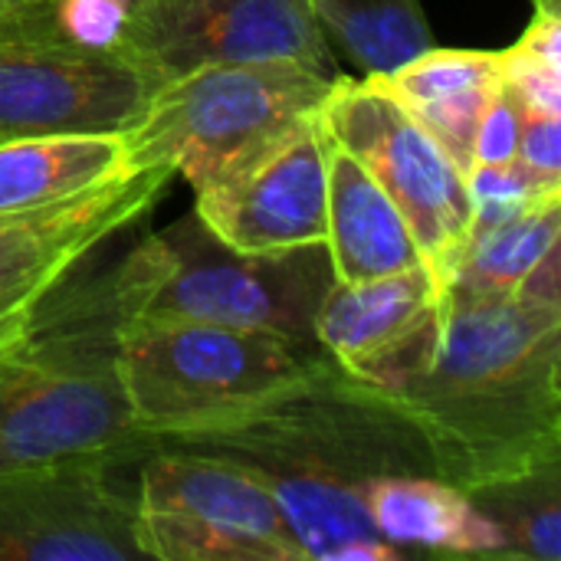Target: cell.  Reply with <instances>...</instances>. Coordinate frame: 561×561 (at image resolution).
I'll return each mask as SVG.
<instances>
[{"mask_svg": "<svg viewBox=\"0 0 561 561\" xmlns=\"http://www.w3.org/2000/svg\"><path fill=\"white\" fill-rule=\"evenodd\" d=\"M171 178L168 168H128L85 194L0 214V316L43 306L105 240L145 220Z\"/></svg>", "mask_w": 561, "mask_h": 561, "instance_id": "obj_12", "label": "cell"}, {"mask_svg": "<svg viewBox=\"0 0 561 561\" xmlns=\"http://www.w3.org/2000/svg\"><path fill=\"white\" fill-rule=\"evenodd\" d=\"M322 122L398 204L424 263L447 289L473 233L467 171L378 76H339L322 102Z\"/></svg>", "mask_w": 561, "mask_h": 561, "instance_id": "obj_8", "label": "cell"}, {"mask_svg": "<svg viewBox=\"0 0 561 561\" xmlns=\"http://www.w3.org/2000/svg\"><path fill=\"white\" fill-rule=\"evenodd\" d=\"M329 283L332 266L325 247L276 256L240 253L191 214L141 237L108 273L79 283L76 293L112 329L204 322L316 345L312 316Z\"/></svg>", "mask_w": 561, "mask_h": 561, "instance_id": "obj_4", "label": "cell"}, {"mask_svg": "<svg viewBox=\"0 0 561 561\" xmlns=\"http://www.w3.org/2000/svg\"><path fill=\"white\" fill-rule=\"evenodd\" d=\"M378 79L470 171L477 125L503 89L500 49L431 46Z\"/></svg>", "mask_w": 561, "mask_h": 561, "instance_id": "obj_16", "label": "cell"}, {"mask_svg": "<svg viewBox=\"0 0 561 561\" xmlns=\"http://www.w3.org/2000/svg\"><path fill=\"white\" fill-rule=\"evenodd\" d=\"M135 542L154 561H306L266 480L230 457L151 444L138 460Z\"/></svg>", "mask_w": 561, "mask_h": 561, "instance_id": "obj_7", "label": "cell"}, {"mask_svg": "<svg viewBox=\"0 0 561 561\" xmlns=\"http://www.w3.org/2000/svg\"><path fill=\"white\" fill-rule=\"evenodd\" d=\"M112 463L0 473V561L141 559L135 510Z\"/></svg>", "mask_w": 561, "mask_h": 561, "instance_id": "obj_13", "label": "cell"}, {"mask_svg": "<svg viewBox=\"0 0 561 561\" xmlns=\"http://www.w3.org/2000/svg\"><path fill=\"white\" fill-rule=\"evenodd\" d=\"M561 194L503 224L470 233L454 270L450 293L460 296H519L536 270L559 250Z\"/></svg>", "mask_w": 561, "mask_h": 561, "instance_id": "obj_19", "label": "cell"}, {"mask_svg": "<svg viewBox=\"0 0 561 561\" xmlns=\"http://www.w3.org/2000/svg\"><path fill=\"white\" fill-rule=\"evenodd\" d=\"M533 13H561V0H533Z\"/></svg>", "mask_w": 561, "mask_h": 561, "instance_id": "obj_28", "label": "cell"}, {"mask_svg": "<svg viewBox=\"0 0 561 561\" xmlns=\"http://www.w3.org/2000/svg\"><path fill=\"white\" fill-rule=\"evenodd\" d=\"M365 506L398 552L424 549L447 556H500V529L477 510L470 493L444 483L434 473H391L365 486Z\"/></svg>", "mask_w": 561, "mask_h": 561, "instance_id": "obj_17", "label": "cell"}, {"mask_svg": "<svg viewBox=\"0 0 561 561\" xmlns=\"http://www.w3.org/2000/svg\"><path fill=\"white\" fill-rule=\"evenodd\" d=\"M500 66L526 115H561V13H533L526 33L500 49Z\"/></svg>", "mask_w": 561, "mask_h": 561, "instance_id": "obj_22", "label": "cell"}, {"mask_svg": "<svg viewBox=\"0 0 561 561\" xmlns=\"http://www.w3.org/2000/svg\"><path fill=\"white\" fill-rule=\"evenodd\" d=\"M316 345L253 329L145 322L115 329V365L135 431L148 440L237 414L296 381Z\"/></svg>", "mask_w": 561, "mask_h": 561, "instance_id": "obj_6", "label": "cell"}, {"mask_svg": "<svg viewBox=\"0 0 561 561\" xmlns=\"http://www.w3.org/2000/svg\"><path fill=\"white\" fill-rule=\"evenodd\" d=\"M138 3H148V0H131V10H135ZM131 10H128V13H131Z\"/></svg>", "mask_w": 561, "mask_h": 561, "instance_id": "obj_29", "label": "cell"}, {"mask_svg": "<svg viewBox=\"0 0 561 561\" xmlns=\"http://www.w3.org/2000/svg\"><path fill=\"white\" fill-rule=\"evenodd\" d=\"M470 500L500 529L496 559L561 561V463L477 490Z\"/></svg>", "mask_w": 561, "mask_h": 561, "instance_id": "obj_21", "label": "cell"}, {"mask_svg": "<svg viewBox=\"0 0 561 561\" xmlns=\"http://www.w3.org/2000/svg\"><path fill=\"white\" fill-rule=\"evenodd\" d=\"M151 444L125 404L112 322L59 286L0 345V473L89 460L118 467Z\"/></svg>", "mask_w": 561, "mask_h": 561, "instance_id": "obj_3", "label": "cell"}, {"mask_svg": "<svg viewBox=\"0 0 561 561\" xmlns=\"http://www.w3.org/2000/svg\"><path fill=\"white\" fill-rule=\"evenodd\" d=\"M329 131L322 108L302 115L247 161L197 191V220L240 253L325 247Z\"/></svg>", "mask_w": 561, "mask_h": 561, "instance_id": "obj_11", "label": "cell"}, {"mask_svg": "<svg viewBox=\"0 0 561 561\" xmlns=\"http://www.w3.org/2000/svg\"><path fill=\"white\" fill-rule=\"evenodd\" d=\"M335 79L339 72L293 59L201 66L164 79L125 131L128 164L168 168L201 191L319 112Z\"/></svg>", "mask_w": 561, "mask_h": 561, "instance_id": "obj_5", "label": "cell"}, {"mask_svg": "<svg viewBox=\"0 0 561 561\" xmlns=\"http://www.w3.org/2000/svg\"><path fill=\"white\" fill-rule=\"evenodd\" d=\"M128 168L125 135L118 131L7 138L0 141V214L85 194Z\"/></svg>", "mask_w": 561, "mask_h": 561, "instance_id": "obj_18", "label": "cell"}, {"mask_svg": "<svg viewBox=\"0 0 561 561\" xmlns=\"http://www.w3.org/2000/svg\"><path fill=\"white\" fill-rule=\"evenodd\" d=\"M519 128H523V105L503 85L496 92V99L490 102V108L483 112L480 125H477L470 164H506V161H516Z\"/></svg>", "mask_w": 561, "mask_h": 561, "instance_id": "obj_24", "label": "cell"}, {"mask_svg": "<svg viewBox=\"0 0 561 561\" xmlns=\"http://www.w3.org/2000/svg\"><path fill=\"white\" fill-rule=\"evenodd\" d=\"M309 10L362 76H385L434 46L421 0H309Z\"/></svg>", "mask_w": 561, "mask_h": 561, "instance_id": "obj_20", "label": "cell"}, {"mask_svg": "<svg viewBox=\"0 0 561 561\" xmlns=\"http://www.w3.org/2000/svg\"><path fill=\"white\" fill-rule=\"evenodd\" d=\"M154 85L201 66L306 62L335 72L309 0H148L112 46Z\"/></svg>", "mask_w": 561, "mask_h": 561, "instance_id": "obj_10", "label": "cell"}, {"mask_svg": "<svg viewBox=\"0 0 561 561\" xmlns=\"http://www.w3.org/2000/svg\"><path fill=\"white\" fill-rule=\"evenodd\" d=\"M325 253L332 279L365 283L424 263L421 247L385 187L342 145H329Z\"/></svg>", "mask_w": 561, "mask_h": 561, "instance_id": "obj_15", "label": "cell"}, {"mask_svg": "<svg viewBox=\"0 0 561 561\" xmlns=\"http://www.w3.org/2000/svg\"><path fill=\"white\" fill-rule=\"evenodd\" d=\"M39 309V306H36ZM36 309H26V312H10V316H0V345L3 342H10V339H16L30 322H33V316H36Z\"/></svg>", "mask_w": 561, "mask_h": 561, "instance_id": "obj_26", "label": "cell"}, {"mask_svg": "<svg viewBox=\"0 0 561 561\" xmlns=\"http://www.w3.org/2000/svg\"><path fill=\"white\" fill-rule=\"evenodd\" d=\"M154 82L115 49L66 39L46 0L0 23V141L30 135H125Z\"/></svg>", "mask_w": 561, "mask_h": 561, "instance_id": "obj_9", "label": "cell"}, {"mask_svg": "<svg viewBox=\"0 0 561 561\" xmlns=\"http://www.w3.org/2000/svg\"><path fill=\"white\" fill-rule=\"evenodd\" d=\"M440 299L444 286L427 263L365 283L332 279L316 306L312 335L339 368L385 388L424 345Z\"/></svg>", "mask_w": 561, "mask_h": 561, "instance_id": "obj_14", "label": "cell"}, {"mask_svg": "<svg viewBox=\"0 0 561 561\" xmlns=\"http://www.w3.org/2000/svg\"><path fill=\"white\" fill-rule=\"evenodd\" d=\"M434 477L477 493L561 463V306L444 289L424 345L385 385Z\"/></svg>", "mask_w": 561, "mask_h": 561, "instance_id": "obj_1", "label": "cell"}, {"mask_svg": "<svg viewBox=\"0 0 561 561\" xmlns=\"http://www.w3.org/2000/svg\"><path fill=\"white\" fill-rule=\"evenodd\" d=\"M467 191L473 207V230L503 224L549 197H559V181H542L519 161L506 164H470Z\"/></svg>", "mask_w": 561, "mask_h": 561, "instance_id": "obj_23", "label": "cell"}, {"mask_svg": "<svg viewBox=\"0 0 561 561\" xmlns=\"http://www.w3.org/2000/svg\"><path fill=\"white\" fill-rule=\"evenodd\" d=\"M516 161L526 164L542 181L561 184V115H526L523 112Z\"/></svg>", "mask_w": 561, "mask_h": 561, "instance_id": "obj_25", "label": "cell"}, {"mask_svg": "<svg viewBox=\"0 0 561 561\" xmlns=\"http://www.w3.org/2000/svg\"><path fill=\"white\" fill-rule=\"evenodd\" d=\"M154 444L247 463L273 490L286 526L362 500L378 477L434 473L417 427L391 391L329 355L263 401Z\"/></svg>", "mask_w": 561, "mask_h": 561, "instance_id": "obj_2", "label": "cell"}, {"mask_svg": "<svg viewBox=\"0 0 561 561\" xmlns=\"http://www.w3.org/2000/svg\"><path fill=\"white\" fill-rule=\"evenodd\" d=\"M36 0H0V23L3 20H10V16H16V13H23L26 7H33Z\"/></svg>", "mask_w": 561, "mask_h": 561, "instance_id": "obj_27", "label": "cell"}]
</instances>
